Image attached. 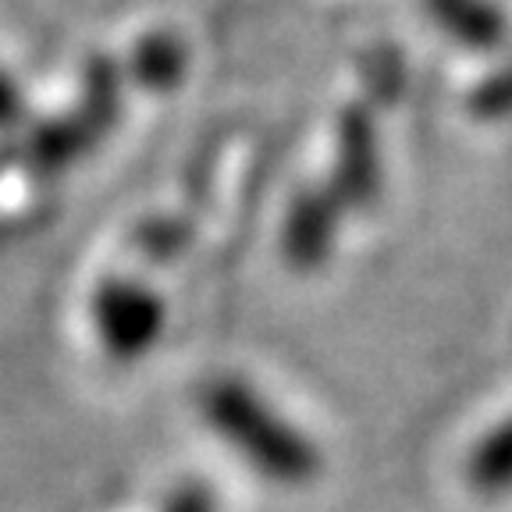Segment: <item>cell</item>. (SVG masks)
<instances>
[{"mask_svg":"<svg viewBox=\"0 0 512 512\" xmlns=\"http://www.w3.org/2000/svg\"><path fill=\"white\" fill-rule=\"evenodd\" d=\"M200 409L210 431L239 452L260 477L299 488L320 473V452L239 377H217L203 388Z\"/></svg>","mask_w":512,"mask_h":512,"instance_id":"1","label":"cell"},{"mask_svg":"<svg viewBox=\"0 0 512 512\" xmlns=\"http://www.w3.org/2000/svg\"><path fill=\"white\" fill-rule=\"evenodd\" d=\"M470 111L480 121H502L512 118V61H505L502 68L480 82L470 96Z\"/></svg>","mask_w":512,"mask_h":512,"instance_id":"7","label":"cell"},{"mask_svg":"<svg viewBox=\"0 0 512 512\" xmlns=\"http://www.w3.org/2000/svg\"><path fill=\"white\" fill-rule=\"evenodd\" d=\"M146 61H143V79L157 82V86H171L178 79L185 64V54L175 40H150L143 47Z\"/></svg>","mask_w":512,"mask_h":512,"instance_id":"8","label":"cell"},{"mask_svg":"<svg viewBox=\"0 0 512 512\" xmlns=\"http://www.w3.org/2000/svg\"><path fill=\"white\" fill-rule=\"evenodd\" d=\"M345 217V207L328 185L303 189L292 200L281 228V253L296 271H317L331 256L338 239V224Z\"/></svg>","mask_w":512,"mask_h":512,"instance_id":"4","label":"cell"},{"mask_svg":"<svg viewBox=\"0 0 512 512\" xmlns=\"http://www.w3.org/2000/svg\"><path fill=\"white\" fill-rule=\"evenodd\" d=\"M381 143L377 125L363 107H345L335 125V164L328 189L342 200L345 210L370 207L381 192Z\"/></svg>","mask_w":512,"mask_h":512,"instance_id":"3","label":"cell"},{"mask_svg":"<svg viewBox=\"0 0 512 512\" xmlns=\"http://www.w3.org/2000/svg\"><path fill=\"white\" fill-rule=\"evenodd\" d=\"M100 345L114 360H139L164 331V303L139 281H107L93 299Z\"/></svg>","mask_w":512,"mask_h":512,"instance_id":"2","label":"cell"},{"mask_svg":"<svg viewBox=\"0 0 512 512\" xmlns=\"http://www.w3.org/2000/svg\"><path fill=\"white\" fill-rule=\"evenodd\" d=\"M424 11L459 47L498 50L509 36V22L491 0H424Z\"/></svg>","mask_w":512,"mask_h":512,"instance_id":"5","label":"cell"},{"mask_svg":"<svg viewBox=\"0 0 512 512\" xmlns=\"http://www.w3.org/2000/svg\"><path fill=\"white\" fill-rule=\"evenodd\" d=\"M466 480L484 498H498L512 491V416H505L495 431L473 445L466 459Z\"/></svg>","mask_w":512,"mask_h":512,"instance_id":"6","label":"cell"},{"mask_svg":"<svg viewBox=\"0 0 512 512\" xmlns=\"http://www.w3.org/2000/svg\"><path fill=\"white\" fill-rule=\"evenodd\" d=\"M164 512H217V505H214V495H210L203 484H185V488H178L175 495L168 498Z\"/></svg>","mask_w":512,"mask_h":512,"instance_id":"9","label":"cell"}]
</instances>
